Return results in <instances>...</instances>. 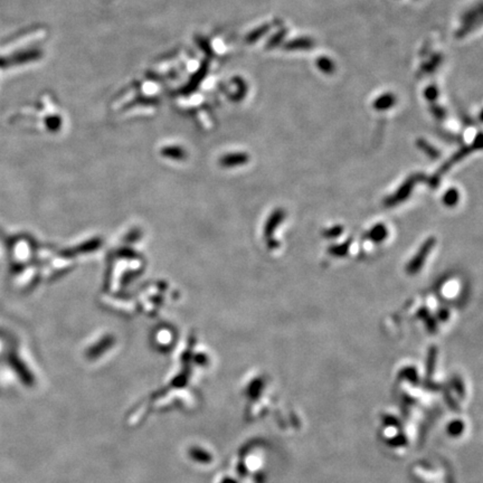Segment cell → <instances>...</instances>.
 Masks as SVG:
<instances>
[{"mask_svg": "<svg viewBox=\"0 0 483 483\" xmlns=\"http://www.w3.org/2000/svg\"><path fill=\"white\" fill-rule=\"evenodd\" d=\"M434 244H435V239L434 238L428 239V241L423 244L422 249L418 250V253L414 256L413 260L410 262V264L407 265V272L410 273V274H414V273L419 271V268H421L422 265L424 264L426 256L429 255L430 250L433 249Z\"/></svg>", "mask_w": 483, "mask_h": 483, "instance_id": "obj_1", "label": "cell"}, {"mask_svg": "<svg viewBox=\"0 0 483 483\" xmlns=\"http://www.w3.org/2000/svg\"><path fill=\"white\" fill-rule=\"evenodd\" d=\"M397 102V97L392 92H386L377 96L373 102V107L377 111H387Z\"/></svg>", "mask_w": 483, "mask_h": 483, "instance_id": "obj_2", "label": "cell"}, {"mask_svg": "<svg viewBox=\"0 0 483 483\" xmlns=\"http://www.w3.org/2000/svg\"><path fill=\"white\" fill-rule=\"evenodd\" d=\"M314 47V40L310 37H299L283 45L286 51H308Z\"/></svg>", "mask_w": 483, "mask_h": 483, "instance_id": "obj_3", "label": "cell"}, {"mask_svg": "<svg viewBox=\"0 0 483 483\" xmlns=\"http://www.w3.org/2000/svg\"><path fill=\"white\" fill-rule=\"evenodd\" d=\"M316 65L318 70L321 73L325 74V75H332V74H335L337 70L335 61L332 58L328 57V56H320V57H318L316 61Z\"/></svg>", "mask_w": 483, "mask_h": 483, "instance_id": "obj_4", "label": "cell"}, {"mask_svg": "<svg viewBox=\"0 0 483 483\" xmlns=\"http://www.w3.org/2000/svg\"><path fill=\"white\" fill-rule=\"evenodd\" d=\"M286 34H287V29L280 28L279 31L276 32L274 35L271 36V38L268 40L267 47L268 48V50H273V48L280 46V45L283 43L284 38H286Z\"/></svg>", "mask_w": 483, "mask_h": 483, "instance_id": "obj_5", "label": "cell"}, {"mask_svg": "<svg viewBox=\"0 0 483 483\" xmlns=\"http://www.w3.org/2000/svg\"><path fill=\"white\" fill-rule=\"evenodd\" d=\"M283 218H284V213L281 211V209H278V211H276L274 214H272L271 218H269L268 223L267 230H265V232H267V235H271L272 232L275 230L276 226H279V224L282 222Z\"/></svg>", "mask_w": 483, "mask_h": 483, "instance_id": "obj_6", "label": "cell"}, {"mask_svg": "<svg viewBox=\"0 0 483 483\" xmlns=\"http://www.w3.org/2000/svg\"><path fill=\"white\" fill-rule=\"evenodd\" d=\"M387 233H388L387 228L384 225H377L375 227H373V230L369 232L368 237L375 242H381L383 239L387 237L388 235Z\"/></svg>", "mask_w": 483, "mask_h": 483, "instance_id": "obj_7", "label": "cell"}, {"mask_svg": "<svg viewBox=\"0 0 483 483\" xmlns=\"http://www.w3.org/2000/svg\"><path fill=\"white\" fill-rule=\"evenodd\" d=\"M444 204L448 206V207H452L459 201V192L455 189H450L448 192L445 193L443 197Z\"/></svg>", "mask_w": 483, "mask_h": 483, "instance_id": "obj_8", "label": "cell"}, {"mask_svg": "<svg viewBox=\"0 0 483 483\" xmlns=\"http://www.w3.org/2000/svg\"><path fill=\"white\" fill-rule=\"evenodd\" d=\"M439 95H440V91L435 85H429L424 91L425 99L428 101H430V102H432V101H435Z\"/></svg>", "mask_w": 483, "mask_h": 483, "instance_id": "obj_9", "label": "cell"}, {"mask_svg": "<svg viewBox=\"0 0 483 483\" xmlns=\"http://www.w3.org/2000/svg\"><path fill=\"white\" fill-rule=\"evenodd\" d=\"M269 28H271V26L269 25H264V26H262V27L255 29V31H254L252 34H250L249 40L250 42H255V40H257L258 38H260V37L263 36L265 33H268L269 31Z\"/></svg>", "mask_w": 483, "mask_h": 483, "instance_id": "obj_10", "label": "cell"}, {"mask_svg": "<svg viewBox=\"0 0 483 483\" xmlns=\"http://www.w3.org/2000/svg\"><path fill=\"white\" fill-rule=\"evenodd\" d=\"M432 111H433V113H434V115H435L436 118H440V119L444 118L445 110L442 107H435V110H434V108H432Z\"/></svg>", "mask_w": 483, "mask_h": 483, "instance_id": "obj_11", "label": "cell"}]
</instances>
